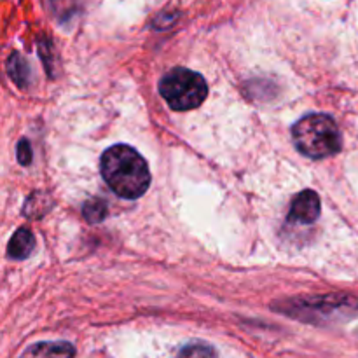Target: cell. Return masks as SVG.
Masks as SVG:
<instances>
[{"instance_id":"1","label":"cell","mask_w":358,"mask_h":358,"mask_svg":"<svg viewBox=\"0 0 358 358\" xmlns=\"http://www.w3.org/2000/svg\"><path fill=\"white\" fill-rule=\"evenodd\" d=\"M101 177L108 187L124 199H138L150 185V171L145 159L133 147L119 143L101 154Z\"/></svg>"},{"instance_id":"2","label":"cell","mask_w":358,"mask_h":358,"mask_svg":"<svg viewBox=\"0 0 358 358\" xmlns=\"http://www.w3.org/2000/svg\"><path fill=\"white\" fill-rule=\"evenodd\" d=\"M297 150L311 159H324L341 150V133L334 119L327 114H310L292 128Z\"/></svg>"},{"instance_id":"3","label":"cell","mask_w":358,"mask_h":358,"mask_svg":"<svg viewBox=\"0 0 358 358\" xmlns=\"http://www.w3.org/2000/svg\"><path fill=\"white\" fill-rule=\"evenodd\" d=\"M159 93L173 110H192L205 101L208 86L198 72L180 66L161 79Z\"/></svg>"},{"instance_id":"4","label":"cell","mask_w":358,"mask_h":358,"mask_svg":"<svg viewBox=\"0 0 358 358\" xmlns=\"http://www.w3.org/2000/svg\"><path fill=\"white\" fill-rule=\"evenodd\" d=\"M358 311V303L348 296H324L313 299L294 301L290 310L285 313L292 315L297 320L311 324H327V322L348 320Z\"/></svg>"},{"instance_id":"5","label":"cell","mask_w":358,"mask_h":358,"mask_svg":"<svg viewBox=\"0 0 358 358\" xmlns=\"http://www.w3.org/2000/svg\"><path fill=\"white\" fill-rule=\"evenodd\" d=\"M320 217V198L315 191H303L294 198L289 220L296 224H313Z\"/></svg>"},{"instance_id":"6","label":"cell","mask_w":358,"mask_h":358,"mask_svg":"<svg viewBox=\"0 0 358 358\" xmlns=\"http://www.w3.org/2000/svg\"><path fill=\"white\" fill-rule=\"evenodd\" d=\"M76 350L70 343L65 341H48L31 345L30 348L24 350L21 358H73Z\"/></svg>"},{"instance_id":"7","label":"cell","mask_w":358,"mask_h":358,"mask_svg":"<svg viewBox=\"0 0 358 358\" xmlns=\"http://www.w3.org/2000/svg\"><path fill=\"white\" fill-rule=\"evenodd\" d=\"M35 248V236L30 229L27 227H21L14 233V236L10 238L9 248H7V254L9 257L16 259V261H23L28 255L34 252Z\"/></svg>"},{"instance_id":"8","label":"cell","mask_w":358,"mask_h":358,"mask_svg":"<svg viewBox=\"0 0 358 358\" xmlns=\"http://www.w3.org/2000/svg\"><path fill=\"white\" fill-rule=\"evenodd\" d=\"M7 72H9L10 79L14 83L23 86V80H27V62L14 52V55H10L9 62H7Z\"/></svg>"},{"instance_id":"9","label":"cell","mask_w":358,"mask_h":358,"mask_svg":"<svg viewBox=\"0 0 358 358\" xmlns=\"http://www.w3.org/2000/svg\"><path fill=\"white\" fill-rule=\"evenodd\" d=\"M178 358H219L215 350L205 343H191L185 348H182Z\"/></svg>"},{"instance_id":"10","label":"cell","mask_w":358,"mask_h":358,"mask_svg":"<svg viewBox=\"0 0 358 358\" xmlns=\"http://www.w3.org/2000/svg\"><path fill=\"white\" fill-rule=\"evenodd\" d=\"M84 217H86L90 222H100V220L105 219L107 215V205H105L101 199H91L84 205Z\"/></svg>"},{"instance_id":"11","label":"cell","mask_w":358,"mask_h":358,"mask_svg":"<svg viewBox=\"0 0 358 358\" xmlns=\"http://www.w3.org/2000/svg\"><path fill=\"white\" fill-rule=\"evenodd\" d=\"M17 159H20L21 164H30L31 150L27 140H21L20 145H17Z\"/></svg>"}]
</instances>
